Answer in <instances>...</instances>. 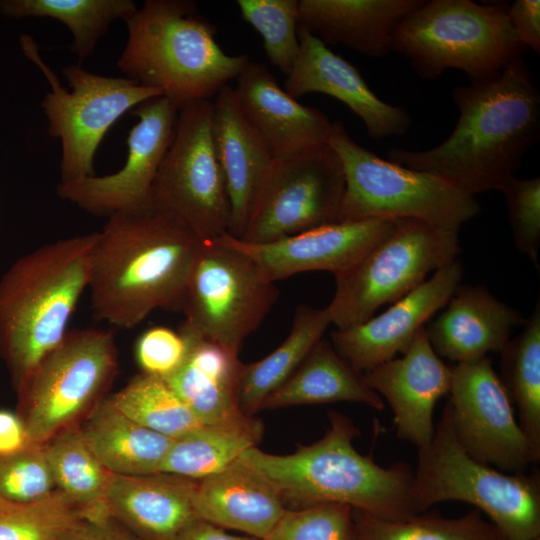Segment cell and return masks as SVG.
<instances>
[{"label":"cell","instance_id":"obj_1","mask_svg":"<svg viewBox=\"0 0 540 540\" xmlns=\"http://www.w3.org/2000/svg\"><path fill=\"white\" fill-rule=\"evenodd\" d=\"M459 110L450 136L427 150L391 148L388 160L434 175L462 192L499 190L540 135V93L523 57L495 77L454 88Z\"/></svg>","mask_w":540,"mask_h":540},{"label":"cell","instance_id":"obj_2","mask_svg":"<svg viewBox=\"0 0 540 540\" xmlns=\"http://www.w3.org/2000/svg\"><path fill=\"white\" fill-rule=\"evenodd\" d=\"M201 242L156 211L108 217L91 253L93 319L132 329L154 310L180 311Z\"/></svg>","mask_w":540,"mask_h":540},{"label":"cell","instance_id":"obj_3","mask_svg":"<svg viewBox=\"0 0 540 540\" xmlns=\"http://www.w3.org/2000/svg\"><path fill=\"white\" fill-rule=\"evenodd\" d=\"M328 415L330 426L314 443L285 455L256 446L238 461L268 480L286 507L342 504L385 519L416 515L411 466L397 462L383 467L371 454H361L353 444L360 432L351 419L337 411Z\"/></svg>","mask_w":540,"mask_h":540},{"label":"cell","instance_id":"obj_4","mask_svg":"<svg viewBox=\"0 0 540 540\" xmlns=\"http://www.w3.org/2000/svg\"><path fill=\"white\" fill-rule=\"evenodd\" d=\"M97 232L43 244L15 260L0 278V355L15 385L64 338L88 289Z\"/></svg>","mask_w":540,"mask_h":540},{"label":"cell","instance_id":"obj_5","mask_svg":"<svg viewBox=\"0 0 540 540\" xmlns=\"http://www.w3.org/2000/svg\"><path fill=\"white\" fill-rule=\"evenodd\" d=\"M125 22L128 40L117 67L126 78L159 89L178 111L213 100L250 61L220 47L215 26L193 1L146 0Z\"/></svg>","mask_w":540,"mask_h":540},{"label":"cell","instance_id":"obj_6","mask_svg":"<svg viewBox=\"0 0 540 540\" xmlns=\"http://www.w3.org/2000/svg\"><path fill=\"white\" fill-rule=\"evenodd\" d=\"M508 2L431 0L408 14L394 29L390 51L404 56L424 79L458 69L470 83L497 76L526 48L508 20Z\"/></svg>","mask_w":540,"mask_h":540},{"label":"cell","instance_id":"obj_7","mask_svg":"<svg viewBox=\"0 0 540 540\" xmlns=\"http://www.w3.org/2000/svg\"><path fill=\"white\" fill-rule=\"evenodd\" d=\"M412 499L417 514L462 501L486 514L505 540L540 537V475L506 473L471 457L453 432L446 403L430 443L418 448Z\"/></svg>","mask_w":540,"mask_h":540},{"label":"cell","instance_id":"obj_8","mask_svg":"<svg viewBox=\"0 0 540 540\" xmlns=\"http://www.w3.org/2000/svg\"><path fill=\"white\" fill-rule=\"evenodd\" d=\"M326 143L338 154L345 174L339 221L414 219L459 230L480 212L474 196L359 145L341 121L332 122Z\"/></svg>","mask_w":540,"mask_h":540},{"label":"cell","instance_id":"obj_9","mask_svg":"<svg viewBox=\"0 0 540 540\" xmlns=\"http://www.w3.org/2000/svg\"><path fill=\"white\" fill-rule=\"evenodd\" d=\"M458 230L414 219H399L394 229L349 269L335 274V291L327 309L336 329L370 319L394 303L427 275L456 260Z\"/></svg>","mask_w":540,"mask_h":540},{"label":"cell","instance_id":"obj_10","mask_svg":"<svg viewBox=\"0 0 540 540\" xmlns=\"http://www.w3.org/2000/svg\"><path fill=\"white\" fill-rule=\"evenodd\" d=\"M279 297L256 262L222 236L202 241L191 270L179 330L236 354Z\"/></svg>","mask_w":540,"mask_h":540},{"label":"cell","instance_id":"obj_11","mask_svg":"<svg viewBox=\"0 0 540 540\" xmlns=\"http://www.w3.org/2000/svg\"><path fill=\"white\" fill-rule=\"evenodd\" d=\"M20 43L51 87L42 100V108L48 119L49 134L60 138L62 143L61 182L94 176L95 152L110 127L131 108L163 96L159 89L142 86L126 77L97 75L77 65L63 69L72 88L69 92L42 60L32 37L22 35Z\"/></svg>","mask_w":540,"mask_h":540},{"label":"cell","instance_id":"obj_12","mask_svg":"<svg viewBox=\"0 0 540 540\" xmlns=\"http://www.w3.org/2000/svg\"><path fill=\"white\" fill-rule=\"evenodd\" d=\"M116 369L117 347L111 330L67 331L17 387L31 443L45 444L95 406Z\"/></svg>","mask_w":540,"mask_h":540},{"label":"cell","instance_id":"obj_13","mask_svg":"<svg viewBox=\"0 0 540 540\" xmlns=\"http://www.w3.org/2000/svg\"><path fill=\"white\" fill-rule=\"evenodd\" d=\"M212 100L178 111L173 141L152 188V210L167 214L200 241L228 232L230 203L212 137Z\"/></svg>","mask_w":540,"mask_h":540},{"label":"cell","instance_id":"obj_14","mask_svg":"<svg viewBox=\"0 0 540 540\" xmlns=\"http://www.w3.org/2000/svg\"><path fill=\"white\" fill-rule=\"evenodd\" d=\"M345 174L327 144L273 159L240 240L266 243L339 221Z\"/></svg>","mask_w":540,"mask_h":540},{"label":"cell","instance_id":"obj_15","mask_svg":"<svg viewBox=\"0 0 540 540\" xmlns=\"http://www.w3.org/2000/svg\"><path fill=\"white\" fill-rule=\"evenodd\" d=\"M448 405L453 432L474 459L506 473L540 461L517 422L510 397L487 356L451 367Z\"/></svg>","mask_w":540,"mask_h":540},{"label":"cell","instance_id":"obj_16","mask_svg":"<svg viewBox=\"0 0 540 540\" xmlns=\"http://www.w3.org/2000/svg\"><path fill=\"white\" fill-rule=\"evenodd\" d=\"M132 114L139 121L127 138L125 165L116 173L60 182V198L95 215L141 214L152 210V188L173 141L177 108L164 96L138 105Z\"/></svg>","mask_w":540,"mask_h":540},{"label":"cell","instance_id":"obj_17","mask_svg":"<svg viewBox=\"0 0 540 540\" xmlns=\"http://www.w3.org/2000/svg\"><path fill=\"white\" fill-rule=\"evenodd\" d=\"M397 220L337 221L266 243L222 238L252 258L271 282L309 271L341 273L366 255L395 227Z\"/></svg>","mask_w":540,"mask_h":540},{"label":"cell","instance_id":"obj_18","mask_svg":"<svg viewBox=\"0 0 540 540\" xmlns=\"http://www.w3.org/2000/svg\"><path fill=\"white\" fill-rule=\"evenodd\" d=\"M462 276L463 267L456 259L436 270L381 314L358 325L332 331L331 344L361 373L393 359L398 353L403 354L417 332L447 304Z\"/></svg>","mask_w":540,"mask_h":540},{"label":"cell","instance_id":"obj_19","mask_svg":"<svg viewBox=\"0 0 540 540\" xmlns=\"http://www.w3.org/2000/svg\"><path fill=\"white\" fill-rule=\"evenodd\" d=\"M369 386L388 402L397 436L417 448L430 443L437 401L448 394L452 370L433 350L425 326L402 357L363 373Z\"/></svg>","mask_w":540,"mask_h":540},{"label":"cell","instance_id":"obj_20","mask_svg":"<svg viewBox=\"0 0 540 540\" xmlns=\"http://www.w3.org/2000/svg\"><path fill=\"white\" fill-rule=\"evenodd\" d=\"M298 37L299 54L284 82L291 97L321 93L336 98L362 120L373 139L408 131L412 118L406 109L380 99L355 66L300 26Z\"/></svg>","mask_w":540,"mask_h":540},{"label":"cell","instance_id":"obj_21","mask_svg":"<svg viewBox=\"0 0 540 540\" xmlns=\"http://www.w3.org/2000/svg\"><path fill=\"white\" fill-rule=\"evenodd\" d=\"M233 89L242 113L273 159L326 143L332 122L291 97L264 64L250 60Z\"/></svg>","mask_w":540,"mask_h":540},{"label":"cell","instance_id":"obj_22","mask_svg":"<svg viewBox=\"0 0 540 540\" xmlns=\"http://www.w3.org/2000/svg\"><path fill=\"white\" fill-rule=\"evenodd\" d=\"M444 307L425 330L436 354L456 364L500 353L512 329L526 320L482 285L459 284Z\"/></svg>","mask_w":540,"mask_h":540},{"label":"cell","instance_id":"obj_23","mask_svg":"<svg viewBox=\"0 0 540 540\" xmlns=\"http://www.w3.org/2000/svg\"><path fill=\"white\" fill-rule=\"evenodd\" d=\"M197 481L168 473H110L106 491L108 515L144 540H175L195 520Z\"/></svg>","mask_w":540,"mask_h":540},{"label":"cell","instance_id":"obj_24","mask_svg":"<svg viewBox=\"0 0 540 540\" xmlns=\"http://www.w3.org/2000/svg\"><path fill=\"white\" fill-rule=\"evenodd\" d=\"M212 102V137L230 203L227 233L241 238L273 157L242 113L233 87L224 86Z\"/></svg>","mask_w":540,"mask_h":540},{"label":"cell","instance_id":"obj_25","mask_svg":"<svg viewBox=\"0 0 540 540\" xmlns=\"http://www.w3.org/2000/svg\"><path fill=\"white\" fill-rule=\"evenodd\" d=\"M197 517L223 529L264 540L287 510L276 488L240 461L197 481Z\"/></svg>","mask_w":540,"mask_h":540},{"label":"cell","instance_id":"obj_26","mask_svg":"<svg viewBox=\"0 0 540 540\" xmlns=\"http://www.w3.org/2000/svg\"><path fill=\"white\" fill-rule=\"evenodd\" d=\"M424 1L299 0V26L327 46L383 57L395 27Z\"/></svg>","mask_w":540,"mask_h":540},{"label":"cell","instance_id":"obj_27","mask_svg":"<svg viewBox=\"0 0 540 540\" xmlns=\"http://www.w3.org/2000/svg\"><path fill=\"white\" fill-rule=\"evenodd\" d=\"M189 342L181 367L164 379L201 424H221L246 416L239 407L243 363L238 354L179 330Z\"/></svg>","mask_w":540,"mask_h":540},{"label":"cell","instance_id":"obj_28","mask_svg":"<svg viewBox=\"0 0 540 540\" xmlns=\"http://www.w3.org/2000/svg\"><path fill=\"white\" fill-rule=\"evenodd\" d=\"M341 401L384 409L383 399L364 374L343 359L330 341L321 338L293 374L265 399L261 410Z\"/></svg>","mask_w":540,"mask_h":540},{"label":"cell","instance_id":"obj_29","mask_svg":"<svg viewBox=\"0 0 540 540\" xmlns=\"http://www.w3.org/2000/svg\"><path fill=\"white\" fill-rule=\"evenodd\" d=\"M80 431L105 469L125 476L159 473L173 441L126 416L110 398L93 407Z\"/></svg>","mask_w":540,"mask_h":540},{"label":"cell","instance_id":"obj_30","mask_svg":"<svg viewBox=\"0 0 540 540\" xmlns=\"http://www.w3.org/2000/svg\"><path fill=\"white\" fill-rule=\"evenodd\" d=\"M263 423L254 416L221 424H202L173 439L160 472L199 481L221 472L256 447Z\"/></svg>","mask_w":540,"mask_h":540},{"label":"cell","instance_id":"obj_31","mask_svg":"<svg viewBox=\"0 0 540 540\" xmlns=\"http://www.w3.org/2000/svg\"><path fill=\"white\" fill-rule=\"evenodd\" d=\"M329 324L331 318L327 307L300 304L295 308L286 339L262 359L243 364L238 402L245 415L253 416L261 410L265 399L293 374Z\"/></svg>","mask_w":540,"mask_h":540},{"label":"cell","instance_id":"obj_32","mask_svg":"<svg viewBox=\"0 0 540 540\" xmlns=\"http://www.w3.org/2000/svg\"><path fill=\"white\" fill-rule=\"evenodd\" d=\"M50 470L59 489L84 509L86 517L109 516L106 491L110 472L100 463L80 429L67 427L45 443Z\"/></svg>","mask_w":540,"mask_h":540},{"label":"cell","instance_id":"obj_33","mask_svg":"<svg viewBox=\"0 0 540 540\" xmlns=\"http://www.w3.org/2000/svg\"><path fill=\"white\" fill-rule=\"evenodd\" d=\"M520 334L500 351L501 377L518 409L522 431L540 453V303L523 324Z\"/></svg>","mask_w":540,"mask_h":540},{"label":"cell","instance_id":"obj_34","mask_svg":"<svg viewBox=\"0 0 540 540\" xmlns=\"http://www.w3.org/2000/svg\"><path fill=\"white\" fill-rule=\"evenodd\" d=\"M137 11L131 0H0L7 17H51L73 34L72 51L79 61L94 52L99 38L117 18L126 20Z\"/></svg>","mask_w":540,"mask_h":540},{"label":"cell","instance_id":"obj_35","mask_svg":"<svg viewBox=\"0 0 540 540\" xmlns=\"http://www.w3.org/2000/svg\"><path fill=\"white\" fill-rule=\"evenodd\" d=\"M354 540H505L477 509L458 518L419 513L385 519L352 509Z\"/></svg>","mask_w":540,"mask_h":540},{"label":"cell","instance_id":"obj_36","mask_svg":"<svg viewBox=\"0 0 540 540\" xmlns=\"http://www.w3.org/2000/svg\"><path fill=\"white\" fill-rule=\"evenodd\" d=\"M110 400L135 422L172 439L202 425L164 379L142 372Z\"/></svg>","mask_w":540,"mask_h":540},{"label":"cell","instance_id":"obj_37","mask_svg":"<svg viewBox=\"0 0 540 540\" xmlns=\"http://www.w3.org/2000/svg\"><path fill=\"white\" fill-rule=\"evenodd\" d=\"M83 517L84 509L59 489L27 502L0 495V540H60Z\"/></svg>","mask_w":540,"mask_h":540},{"label":"cell","instance_id":"obj_38","mask_svg":"<svg viewBox=\"0 0 540 540\" xmlns=\"http://www.w3.org/2000/svg\"><path fill=\"white\" fill-rule=\"evenodd\" d=\"M242 18L263 39L270 63L287 76L299 54V0H238Z\"/></svg>","mask_w":540,"mask_h":540},{"label":"cell","instance_id":"obj_39","mask_svg":"<svg viewBox=\"0 0 540 540\" xmlns=\"http://www.w3.org/2000/svg\"><path fill=\"white\" fill-rule=\"evenodd\" d=\"M264 540H354L352 508L318 504L287 509Z\"/></svg>","mask_w":540,"mask_h":540},{"label":"cell","instance_id":"obj_40","mask_svg":"<svg viewBox=\"0 0 540 540\" xmlns=\"http://www.w3.org/2000/svg\"><path fill=\"white\" fill-rule=\"evenodd\" d=\"M56 489L45 444H30L21 451L0 455V495L15 501H34Z\"/></svg>","mask_w":540,"mask_h":540},{"label":"cell","instance_id":"obj_41","mask_svg":"<svg viewBox=\"0 0 540 540\" xmlns=\"http://www.w3.org/2000/svg\"><path fill=\"white\" fill-rule=\"evenodd\" d=\"M507 205L512 238L539 271L540 178H510L500 189Z\"/></svg>","mask_w":540,"mask_h":540},{"label":"cell","instance_id":"obj_42","mask_svg":"<svg viewBox=\"0 0 540 540\" xmlns=\"http://www.w3.org/2000/svg\"><path fill=\"white\" fill-rule=\"evenodd\" d=\"M188 350L189 342L182 333L154 326L140 335L135 354L142 373L167 379L181 367Z\"/></svg>","mask_w":540,"mask_h":540},{"label":"cell","instance_id":"obj_43","mask_svg":"<svg viewBox=\"0 0 540 540\" xmlns=\"http://www.w3.org/2000/svg\"><path fill=\"white\" fill-rule=\"evenodd\" d=\"M508 20L519 40L527 49L540 54V1L516 0L508 6Z\"/></svg>","mask_w":540,"mask_h":540},{"label":"cell","instance_id":"obj_44","mask_svg":"<svg viewBox=\"0 0 540 540\" xmlns=\"http://www.w3.org/2000/svg\"><path fill=\"white\" fill-rule=\"evenodd\" d=\"M60 540H144L110 516L80 519Z\"/></svg>","mask_w":540,"mask_h":540},{"label":"cell","instance_id":"obj_45","mask_svg":"<svg viewBox=\"0 0 540 540\" xmlns=\"http://www.w3.org/2000/svg\"><path fill=\"white\" fill-rule=\"evenodd\" d=\"M30 444L24 421L9 411L0 410V455L21 451Z\"/></svg>","mask_w":540,"mask_h":540},{"label":"cell","instance_id":"obj_46","mask_svg":"<svg viewBox=\"0 0 540 540\" xmlns=\"http://www.w3.org/2000/svg\"><path fill=\"white\" fill-rule=\"evenodd\" d=\"M175 540H258L247 535H235L201 519L185 528Z\"/></svg>","mask_w":540,"mask_h":540},{"label":"cell","instance_id":"obj_47","mask_svg":"<svg viewBox=\"0 0 540 540\" xmlns=\"http://www.w3.org/2000/svg\"><path fill=\"white\" fill-rule=\"evenodd\" d=\"M530 540H540V537L533 538V539H530Z\"/></svg>","mask_w":540,"mask_h":540}]
</instances>
